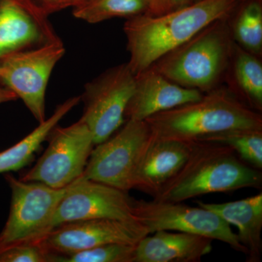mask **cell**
<instances>
[{"instance_id":"6da1fadb","label":"cell","mask_w":262,"mask_h":262,"mask_svg":"<svg viewBox=\"0 0 262 262\" xmlns=\"http://www.w3.org/2000/svg\"><path fill=\"white\" fill-rule=\"evenodd\" d=\"M237 0H199L159 15L142 13L124 24L127 62L135 75L188 42L212 24L225 20Z\"/></svg>"},{"instance_id":"7a4b0ae2","label":"cell","mask_w":262,"mask_h":262,"mask_svg":"<svg viewBox=\"0 0 262 262\" xmlns=\"http://www.w3.org/2000/svg\"><path fill=\"white\" fill-rule=\"evenodd\" d=\"M261 173L247 166L229 146L193 141L187 161L153 200L180 203L198 196L261 187Z\"/></svg>"},{"instance_id":"3957f363","label":"cell","mask_w":262,"mask_h":262,"mask_svg":"<svg viewBox=\"0 0 262 262\" xmlns=\"http://www.w3.org/2000/svg\"><path fill=\"white\" fill-rule=\"evenodd\" d=\"M145 121L155 137L188 142L229 130H262L261 115L225 89L155 114Z\"/></svg>"},{"instance_id":"277c9868","label":"cell","mask_w":262,"mask_h":262,"mask_svg":"<svg viewBox=\"0 0 262 262\" xmlns=\"http://www.w3.org/2000/svg\"><path fill=\"white\" fill-rule=\"evenodd\" d=\"M220 21L203 29L151 67L183 87L211 89L225 69L231 48L228 32Z\"/></svg>"},{"instance_id":"5b68a950","label":"cell","mask_w":262,"mask_h":262,"mask_svg":"<svg viewBox=\"0 0 262 262\" xmlns=\"http://www.w3.org/2000/svg\"><path fill=\"white\" fill-rule=\"evenodd\" d=\"M151 136L145 120H127L115 134L93 149L82 178L126 192L134 189L139 160Z\"/></svg>"},{"instance_id":"8992f818","label":"cell","mask_w":262,"mask_h":262,"mask_svg":"<svg viewBox=\"0 0 262 262\" xmlns=\"http://www.w3.org/2000/svg\"><path fill=\"white\" fill-rule=\"evenodd\" d=\"M11 189L9 216L0 233V248L34 241L51 230L53 215L71 185L56 189L6 176Z\"/></svg>"},{"instance_id":"52a82bcc","label":"cell","mask_w":262,"mask_h":262,"mask_svg":"<svg viewBox=\"0 0 262 262\" xmlns=\"http://www.w3.org/2000/svg\"><path fill=\"white\" fill-rule=\"evenodd\" d=\"M61 40L0 58V83L21 99L38 122L46 120V93L52 72L64 56Z\"/></svg>"},{"instance_id":"ba28073f","label":"cell","mask_w":262,"mask_h":262,"mask_svg":"<svg viewBox=\"0 0 262 262\" xmlns=\"http://www.w3.org/2000/svg\"><path fill=\"white\" fill-rule=\"evenodd\" d=\"M135 85L136 75L127 63L108 69L84 85L80 119L92 132L95 146L106 140L126 121L125 111Z\"/></svg>"},{"instance_id":"9c48e42d","label":"cell","mask_w":262,"mask_h":262,"mask_svg":"<svg viewBox=\"0 0 262 262\" xmlns=\"http://www.w3.org/2000/svg\"><path fill=\"white\" fill-rule=\"evenodd\" d=\"M49 145L23 178L61 189L82 177L95 146L94 136L81 119L70 126H56L50 133Z\"/></svg>"},{"instance_id":"30bf717a","label":"cell","mask_w":262,"mask_h":262,"mask_svg":"<svg viewBox=\"0 0 262 262\" xmlns=\"http://www.w3.org/2000/svg\"><path fill=\"white\" fill-rule=\"evenodd\" d=\"M134 216L145 226L149 234L160 230L198 234L222 241L235 251L247 253L230 225L220 215L202 207L187 206L182 202L136 200Z\"/></svg>"},{"instance_id":"8fae6325","label":"cell","mask_w":262,"mask_h":262,"mask_svg":"<svg viewBox=\"0 0 262 262\" xmlns=\"http://www.w3.org/2000/svg\"><path fill=\"white\" fill-rule=\"evenodd\" d=\"M148 234L147 228L137 221L92 219L57 226L39 239L51 254V262L54 256L102 245H136Z\"/></svg>"},{"instance_id":"7c38bea8","label":"cell","mask_w":262,"mask_h":262,"mask_svg":"<svg viewBox=\"0 0 262 262\" xmlns=\"http://www.w3.org/2000/svg\"><path fill=\"white\" fill-rule=\"evenodd\" d=\"M136 201L126 191L80 177L72 183L57 207L51 229L68 222L92 219L136 221Z\"/></svg>"},{"instance_id":"4fadbf2b","label":"cell","mask_w":262,"mask_h":262,"mask_svg":"<svg viewBox=\"0 0 262 262\" xmlns=\"http://www.w3.org/2000/svg\"><path fill=\"white\" fill-rule=\"evenodd\" d=\"M34 0H0V58L61 40Z\"/></svg>"},{"instance_id":"5bb4252c","label":"cell","mask_w":262,"mask_h":262,"mask_svg":"<svg viewBox=\"0 0 262 262\" xmlns=\"http://www.w3.org/2000/svg\"><path fill=\"white\" fill-rule=\"evenodd\" d=\"M199 90L183 87L165 78L153 67L136 75V85L125 119L144 121L155 114L203 97Z\"/></svg>"},{"instance_id":"9a60e30c","label":"cell","mask_w":262,"mask_h":262,"mask_svg":"<svg viewBox=\"0 0 262 262\" xmlns=\"http://www.w3.org/2000/svg\"><path fill=\"white\" fill-rule=\"evenodd\" d=\"M192 144L193 141L162 139L151 134L139 160L134 189L155 198L184 166Z\"/></svg>"},{"instance_id":"2e32d148","label":"cell","mask_w":262,"mask_h":262,"mask_svg":"<svg viewBox=\"0 0 262 262\" xmlns=\"http://www.w3.org/2000/svg\"><path fill=\"white\" fill-rule=\"evenodd\" d=\"M136 244L135 262H198L211 252L213 239L187 232L160 230Z\"/></svg>"},{"instance_id":"e0dca14e","label":"cell","mask_w":262,"mask_h":262,"mask_svg":"<svg viewBox=\"0 0 262 262\" xmlns=\"http://www.w3.org/2000/svg\"><path fill=\"white\" fill-rule=\"evenodd\" d=\"M196 205L220 215L238 229L239 243L247 251V261L258 262L262 251V194L225 203L196 201Z\"/></svg>"},{"instance_id":"ac0fdd59","label":"cell","mask_w":262,"mask_h":262,"mask_svg":"<svg viewBox=\"0 0 262 262\" xmlns=\"http://www.w3.org/2000/svg\"><path fill=\"white\" fill-rule=\"evenodd\" d=\"M80 101V96L69 98L57 106L49 118L39 122V125L29 135L14 146L0 152V174L16 171L30 163L52 130Z\"/></svg>"},{"instance_id":"d6986e66","label":"cell","mask_w":262,"mask_h":262,"mask_svg":"<svg viewBox=\"0 0 262 262\" xmlns=\"http://www.w3.org/2000/svg\"><path fill=\"white\" fill-rule=\"evenodd\" d=\"M147 0H87L74 7V16L89 24H98L116 17L130 18L146 13Z\"/></svg>"},{"instance_id":"ffe728a7","label":"cell","mask_w":262,"mask_h":262,"mask_svg":"<svg viewBox=\"0 0 262 262\" xmlns=\"http://www.w3.org/2000/svg\"><path fill=\"white\" fill-rule=\"evenodd\" d=\"M198 141L225 144L255 168H262V130H229L206 136Z\"/></svg>"},{"instance_id":"44dd1931","label":"cell","mask_w":262,"mask_h":262,"mask_svg":"<svg viewBox=\"0 0 262 262\" xmlns=\"http://www.w3.org/2000/svg\"><path fill=\"white\" fill-rule=\"evenodd\" d=\"M234 74L239 87L253 105L262 107V66L256 57L244 50L237 49Z\"/></svg>"},{"instance_id":"7402d4cb","label":"cell","mask_w":262,"mask_h":262,"mask_svg":"<svg viewBox=\"0 0 262 262\" xmlns=\"http://www.w3.org/2000/svg\"><path fill=\"white\" fill-rule=\"evenodd\" d=\"M136 247L134 244H105L56 256L51 262H135Z\"/></svg>"},{"instance_id":"603a6c76","label":"cell","mask_w":262,"mask_h":262,"mask_svg":"<svg viewBox=\"0 0 262 262\" xmlns=\"http://www.w3.org/2000/svg\"><path fill=\"white\" fill-rule=\"evenodd\" d=\"M234 37L251 53H258L262 47V8L257 2H251L241 10L234 28Z\"/></svg>"},{"instance_id":"cb8c5ba5","label":"cell","mask_w":262,"mask_h":262,"mask_svg":"<svg viewBox=\"0 0 262 262\" xmlns=\"http://www.w3.org/2000/svg\"><path fill=\"white\" fill-rule=\"evenodd\" d=\"M50 258L51 254L39 239L0 248V262H50Z\"/></svg>"},{"instance_id":"d4e9b609","label":"cell","mask_w":262,"mask_h":262,"mask_svg":"<svg viewBox=\"0 0 262 262\" xmlns=\"http://www.w3.org/2000/svg\"><path fill=\"white\" fill-rule=\"evenodd\" d=\"M148 10L146 14L159 15L171 11L170 0H147Z\"/></svg>"},{"instance_id":"484cf974","label":"cell","mask_w":262,"mask_h":262,"mask_svg":"<svg viewBox=\"0 0 262 262\" xmlns=\"http://www.w3.org/2000/svg\"><path fill=\"white\" fill-rule=\"evenodd\" d=\"M38 5L46 11L48 15L56 12L57 6L61 0H39Z\"/></svg>"},{"instance_id":"4316f807","label":"cell","mask_w":262,"mask_h":262,"mask_svg":"<svg viewBox=\"0 0 262 262\" xmlns=\"http://www.w3.org/2000/svg\"><path fill=\"white\" fill-rule=\"evenodd\" d=\"M17 99H18V98L13 91L3 87V86H0V104L10 102V101H16Z\"/></svg>"},{"instance_id":"83f0119b","label":"cell","mask_w":262,"mask_h":262,"mask_svg":"<svg viewBox=\"0 0 262 262\" xmlns=\"http://www.w3.org/2000/svg\"><path fill=\"white\" fill-rule=\"evenodd\" d=\"M85 1H87V0H61L57 6L56 12L69 8V7L74 8V7L77 6V5H80Z\"/></svg>"},{"instance_id":"f1b7e54d","label":"cell","mask_w":262,"mask_h":262,"mask_svg":"<svg viewBox=\"0 0 262 262\" xmlns=\"http://www.w3.org/2000/svg\"><path fill=\"white\" fill-rule=\"evenodd\" d=\"M170 3L171 10H173L191 4L192 0H170Z\"/></svg>"},{"instance_id":"f546056e","label":"cell","mask_w":262,"mask_h":262,"mask_svg":"<svg viewBox=\"0 0 262 262\" xmlns=\"http://www.w3.org/2000/svg\"><path fill=\"white\" fill-rule=\"evenodd\" d=\"M196 1H199V0H192V3H193V2H196Z\"/></svg>"}]
</instances>
